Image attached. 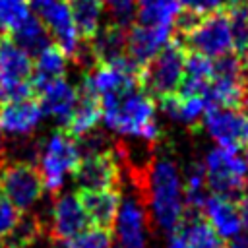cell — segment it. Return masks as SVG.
<instances>
[{
    "label": "cell",
    "mask_w": 248,
    "mask_h": 248,
    "mask_svg": "<svg viewBox=\"0 0 248 248\" xmlns=\"http://www.w3.org/2000/svg\"><path fill=\"white\" fill-rule=\"evenodd\" d=\"M159 107L169 120L178 122L190 130H198L202 126L207 110L203 95H165L159 99Z\"/></svg>",
    "instance_id": "obj_19"
},
{
    "label": "cell",
    "mask_w": 248,
    "mask_h": 248,
    "mask_svg": "<svg viewBox=\"0 0 248 248\" xmlns=\"http://www.w3.org/2000/svg\"><path fill=\"white\" fill-rule=\"evenodd\" d=\"M78 200L85 211L87 221L93 227L110 229L120 205V194L116 188H101V190H79Z\"/></svg>",
    "instance_id": "obj_18"
},
{
    "label": "cell",
    "mask_w": 248,
    "mask_h": 248,
    "mask_svg": "<svg viewBox=\"0 0 248 248\" xmlns=\"http://www.w3.org/2000/svg\"><path fill=\"white\" fill-rule=\"evenodd\" d=\"M4 155V132H2V128H0V157Z\"/></svg>",
    "instance_id": "obj_39"
},
{
    "label": "cell",
    "mask_w": 248,
    "mask_h": 248,
    "mask_svg": "<svg viewBox=\"0 0 248 248\" xmlns=\"http://www.w3.org/2000/svg\"><path fill=\"white\" fill-rule=\"evenodd\" d=\"M209 186L205 180V170L202 163H192L182 180V196H184V207L192 213H200L207 196H209Z\"/></svg>",
    "instance_id": "obj_27"
},
{
    "label": "cell",
    "mask_w": 248,
    "mask_h": 248,
    "mask_svg": "<svg viewBox=\"0 0 248 248\" xmlns=\"http://www.w3.org/2000/svg\"><path fill=\"white\" fill-rule=\"evenodd\" d=\"M108 21L120 27H130L136 21V0H101Z\"/></svg>",
    "instance_id": "obj_33"
},
{
    "label": "cell",
    "mask_w": 248,
    "mask_h": 248,
    "mask_svg": "<svg viewBox=\"0 0 248 248\" xmlns=\"http://www.w3.org/2000/svg\"><path fill=\"white\" fill-rule=\"evenodd\" d=\"M176 227L182 232L184 248H229L225 238L211 229L202 213L184 211V217Z\"/></svg>",
    "instance_id": "obj_22"
},
{
    "label": "cell",
    "mask_w": 248,
    "mask_h": 248,
    "mask_svg": "<svg viewBox=\"0 0 248 248\" xmlns=\"http://www.w3.org/2000/svg\"><path fill=\"white\" fill-rule=\"evenodd\" d=\"M174 39L180 41L186 50L200 52L211 60L234 50L227 10H219L205 17H200L186 33L174 35Z\"/></svg>",
    "instance_id": "obj_4"
},
{
    "label": "cell",
    "mask_w": 248,
    "mask_h": 248,
    "mask_svg": "<svg viewBox=\"0 0 248 248\" xmlns=\"http://www.w3.org/2000/svg\"><path fill=\"white\" fill-rule=\"evenodd\" d=\"M87 223L89 221L76 194H62L54 200L50 213V232L54 240L66 242L68 238L83 231Z\"/></svg>",
    "instance_id": "obj_16"
},
{
    "label": "cell",
    "mask_w": 248,
    "mask_h": 248,
    "mask_svg": "<svg viewBox=\"0 0 248 248\" xmlns=\"http://www.w3.org/2000/svg\"><path fill=\"white\" fill-rule=\"evenodd\" d=\"M172 39L170 27L153 25H130L126 39V56L141 70L169 41Z\"/></svg>",
    "instance_id": "obj_13"
},
{
    "label": "cell",
    "mask_w": 248,
    "mask_h": 248,
    "mask_svg": "<svg viewBox=\"0 0 248 248\" xmlns=\"http://www.w3.org/2000/svg\"><path fill=\"white\" fill-rule=\"evenodd\" d=\"M33 95V56L8 35L0 41V103Z\"/></svg>",
    "instance_id": "obj_5"
},
{
    "label": "cell",
    "mask_w": 248,
    "mask_h": 248,
    "mask_svg": "<svg viewBox=\"0 0 248 248\" xmlns=\"http://www.w3.org/2000/svg\"><path fill=\"white\" fill-rule=\"evenodd\" d=\"M0 248H4V246H2V236H0Z\"/></svg>",
    "instance_id": "obj_41"
},
{
    "label": "cell",
    "mask_w": 248,
    "mask_h": 248,
    "mask_svg": "<svg viewBox=\"0 0 248 248\" xmlns=\"http://www.w3.org/2000/svg\"><path fill=\"white\" fill-rule=\"evenodd\" d=\"M33 62V89L41 87L46 81L58 79L66 76V68H68V54L54 43H50L48 46H45L43 50H39Z\"/></svg>",
    "instance_id": "obj_24"
},
{
    "label": "cell",
    "mask_w": 248,
    "mask_h": 248,
    "mask_svg": "<svg viewBox=\"0 0 248 248\" xmlns=\"http://www.w3.org/2000/svg\"><path fill=\"white\" fill-rule=\"evenodd\" d=\"M101 120V103L99 97L89 91L87 87H79L78 89V101L76 107L70 114V118L66 120V124L62 126V130L66 134H70L74 140L85 136L87 132L95 130L97 124Z\"/></svg>",
    "instance_id": "obj_21"
},
{
    "label": "cell",
    "mask_w": 248,
    "mask_h": 248,
    "mask_svg": "<svg viewBox=\"0 0 248 248\" xmlns=\"http://www.w3.org/2000/svg\"><path fill=\"white\" fill-rule=\"evenodd\" d=\"M227 16L232 31L234 52L242 54L248 50V2L246 0H229Z\"/></svg>",
    "instance_id": "obj_29"
},
{
    "label": "cell",
    "mask_w": 248,
    "mask_h": 248,
    "mask_svg": "<svg viewBox=\"0 0 248 248\" xmlns=\"http://www.w3.org/2000/svg\"><path fill=\"white\" fill-rule=\"evenodd\" d=\"M112 248H145L147 215L140 196H126L114 217Z\"/></svg>",
    "instance_id": "obj_12"
},
{
    "label": "cell",
    "mask_w": 248,
    "mask_h": 248,
    "mask_svg": "<svg viewBox=\"0 0 248 248\" xmlns=\"http://www.w3.org/2000/svg\"><path fill=\"white\" fill-rule=\"evenodd\" d=\"M126 39H128V27H120L108 21L105 27H99V31L91 41H83V43H87L93 62L97 66V64H114L120 58H124Z\"/></svg>",
    "instance_id": "obj_20"
},
{
    "label": "cell",
    "mask_w": 248,
    "mask_h": 248,
    "mask_svg": "<svg viewBox=\"0 0 248 248\" xmlns=\"http://www.w3.org/2000/svg\"><path fill=\"white\" fill-rule=\"evenodd\" d=\"M81 157L78 141L64 130H56L45 141L39 153V172L45 184V190L56 194L60 192L68 174L74 172Z\"/></svg>",
    "instance_id": "obj_6"
},
{
    "label": "cell",
    "mask_w": 248,
    "mask_h": 248,
    "mask_svg": "<svg viewBox=\"0 0 248 248\" xmlns=\"http://www.w3.org/2000/svg\"><path fill=\"white\" fill-rule=\"evenodd\" d=\"M43 118V108L37 99L25 97L10 103H0V128L17 138L31 136Z\"/></svg>",
    "instance_id": "obj_15"
},
{
    "label": "cell",
    "mask_w": 248,
    "mask_h": 248,
    "mask_svg": "<svg viewBox=\"0 0 248 248\" xmlns=\"http://www.w3.org/2000/svg\"><path fill=\"white\" fill-rule=\"evenodd\" d=\"M21 209H17L2 192H0V236H6L21 219Z\"/></svg>",
    "instance_id": "obj_35"
},
{
    "label": "cell",
    "mask_w": 248,
    "mask_h": 248,
    "mask_svg": "<svg viewBox=\"0 0 248 248\" xmlns=\"http://www.w3.org/2000/svg\"><path fill=\"white\" fill-rule=\"evenodd\" d=\"M246 149H248V147H246ZM246 163H248V157H246Z\"/></svg>",
    "instance_id": "obj_42"
},
{
    "label": "cell",
    "mask_w": 248,
    "mask_h": 248,
    "mask_svg": "<svg viewBox=\"0 0 248 248\" xmlns=\"http://www.w3.org/2000/svg\"><path fill=\"white\" fill-rule=\"evenodd\" d=\"M207 186L221 196L236 200L248 190V163L238 151L213 147L207 151L203 161Z\"/></svg>",
    "instance_id": "obj_7"
},
{
    "label": "cell",
    "mask_w": 248,
    "mask_h": 248,
    "mask_svg": "<svg viewBox=\"0 0 248 248\" xmlns=\"http://www.w3.org/2000/svg\"><path fill=\"white\" fill-rule=\"evenodd\" d=\"M99 103L101 118L112 132L140 138L147 143H155L159 140L161 132L155 120V103L145 91H141V87H134L124 93L99 95Z\"/></svg>",
    "instance_id": "obj_2"
},
{
    "label": "cell",
    "mask_w": 248,
    "mask_h": 248,
    "mask_svg": "<svg viewBox=\"0 0 248 248\" xmlns=\"http://www.w3.org/2000/svg\"><path fill=\"white\" fill-rule=\"evenodd\" d=\"M229 248H246L244 246V242H242V238H240V234L236 236V238H232V242H231V246Z\"/></svg>",
    "instance_id": "obj_37"
},
{
    "label": "cell",
    "mask_w": 248,
    "mask_h": 248,
    "mask_svg": "<svg viewBox=\"0 0 248 248\" xmlns=\"http://www.w3.org/2000/svg\"><path fill=\"white\" fill-rule=\"evenodd\" d=\"M0 192L21 211L33 207L45 192L37 165L29 161L0 163Z\"/></svg>",
    "instance_id": "obj_8"
},
{
    "label": "cell",
    "mask_w": 248,
    "mask_h": 248,
    "mask_svg": "<svg viewBox=\"0 0 248 248\" xmlns=\"http://www.w3.org/2000/svg\"><path fill=\"white\" fill-rule=\"evenodd\" d=\"M31 12L43 21L54 45H58L68 58H76L79 50V35L72 17L68 0H31Z\"/></svg>",
    "instance_id": "obj_9"
},
{
    "label": "cell",
    "mask_w": 248,
    "mask_h": 248,
    "mask_svg": "<svg viewBox=\"0 0 248 248\" xmlns=\"http://www.w3.org/2000/svg\"><path fill=\"white\" fill-rule=\"evenodd\" d=\"M240 238H242V242H244V246L248 248V234H244V236H240Z\"/></svg>",
    "instance_id": "obj_40"
},
{
    "label": "cell",
    "mask_w": 248,
    "mask_h": 248,
    "mask_svg": "<svg viewBox=\"0 0 248 248\" xmlns=\"http://www.w3.org/2000/svg\"><path fill=\"white\" fill-rule=\"evenodd\" d=\"M180 14L178 0H136V19L141 25L170 27Z\"/></svg>",
    "instance_id": "obj_25"
},
{
    "label": "cell",
    "mask_w": 248,
    "mask_h": 248,
    "mask_svg": "<svg viewBox=\"0 0 248 248\" xmlns=\"http://www.w3.org/2000/svg\"><path fill=\"white\" fill-rule=\"evenodd\" d=\"M10 39L19 45L25 52H29L31 56H35L39 50H43L45 46H48L52 43L46 27L43 25V21L31 12L29 17L19 25L16 27L12 33H10Z\"/></svg>",
    "instance_id": "obj_26"
},
{
    "label": "cell",
    "mask_w": 248,
    "mask_h": 248,
    "mask_svg": "<svg viewBox=\"0 0 248 248\" xmlns=\"http://www.w3.org/2000/svg\"><path fill=\"white\" fill-rule=\"evenodd\" d=\"M35 93L39 95L37 101L43 108V114L50 116L54 122L64 126L76 107L78 87H74L66 78H58L43 83L41 87L35 89Z\"/></svg>",
    "instance_id": "obj_14"
},
{
    "label": "cell",
    "mask_w": 248,
    "mask_h": 248,
    "mask_svg": "<svg viewBox=\"0 0 248 248\" xmlns=\"http://www.w3.org/2000/svg\"><path fill=\"white\" fill-rule=\"evenodd\" d=\"M246 110H248V105H246Z\"/></svg>",
    "instance_id": "obj_43"
},
{
    "label": "cell",
    "mask_w": 248,
    "mask_h": 248,
    "mask_svg": "<svg viewBox=\"0 0 248 248\" xmlns=\"http://www.w3.org/2000/svg\"><path fill=\"white\" fill-rule=\"evenodd\" d=\"M202 211H203V219L211 225V229L227 240L236 238L244 227L240 213H238L236 200L232 198H227L221 194L207 196Z\"/></svg>",
    "instance_id": "obj_17"
},
{
    "label": "cell",
    "mask_w": 248,
    "mask_h": 248,
    "mask_svg": "<svg viewBox=\"0 0 248 248\" xmlns=\"http://www.w3.org/2000/svg\"><path fill=\"white\" fill-rule=\"evenodd\" d=\"M138 186L141 190V200L147 203L151 219L157 227L170 232L184 217V196L180 172L169 157L151 159L136 174Z\"/></svg>",
    "instance_id": "obj_1"
},
{
    "label": "cell",
    "mask_w": 248,
    "mask_h": 248,
    "mask_svg": "<svg viewBox=\"0 0 248 248\" xmlns=\"http://www.w3.org/2000/svg\"><path fill=\"white\" fill-rule=\"evenodd\" d=\"M72 174L79 190L116 188L120 184V165L112 149L81 153Z\"/></svg>",
    "instance_id": "obj_11"
},
{
    "label": "cell",
    "mask_w": 248,
    "mask_h": 248,
    "mask_svg": "<svg viewBox=\"0 0 248 248\" xmlns=\"http://www.w3.org/2000/svg\"><path fill=\"white\" fill-rule=\"evenodd\" d=\"M186 62V48L174 37L141 68L140 87L151 99H161L178 91Z\"/></svg>",
    "instance_id": "obj_3"
},
{
    "label": "cell",
    "mask_w": 248,
    "mask_h": 248,
    "mask_svg": "<svg viewBox=\"0 0 248 248\" xmlns=\"http://www.w3.org/2000/svg\"><path fill=\"white\" fill-rule=\"evenodd\" d=\"M8 35H10V33H8V29H6V27L0 23V41H2V39H6Z\"/></svg>",
    "instance_id": "obj_38"
},
{
    "label": "cell",
    "mask_w": 248,
    "mask_h": 248,
    "mask_svg": "<svg viewBox=\"0 0 248 248\" xmlns=\"http://www.w3.org/2000/svg\"><path fill=\"white\" fill-rule=\"evenodd\" d=\"M236 205H238V213H240L242 225L248 227V190L236 198Z\"/></svg>",
    "instance_id": "obj_36"
},
{
    "label": "cell",
    "mask_w": 248,
    "mask_h": 248,
    "mask_svg": "<svg viewBox=\"0 0 248 248\" xmlns=\"http://www.w3.org/2000/svg\"><path fill=\"white\" fill-rule=\"evenodd\" d=\"M72 17L81 41H91L101 27L103 2L101 0H70Z\"/></svg>",
    "instance_id": "obj_28"
},
{
    "label": "cell",
    "mask_w": 248,
    "mask_h": 248,
    "mask_svg": "<svg viewBox=\"0 0 248 248\" xmlns=\"http://www.w3.org/2000/svg\"><path fill=\"white\" fill-rule=\"evenodd\" d=\"M64 248H112V234L103 227H85L64 242Z\"/></svg>",
    "instance_id": "obj_30"
},
{
    "label": "cell",
    "mask_w": 248,
    "mask_h": 248,
    "mask_svg": "<svg viewBox=\"0 0 248 248\" xmlns=\"http://www.w3.org/2000/svg\"><path fill=\"white\" fill-rule=\"evenodd\" d=\"M203 128L209 138L225 149L240 151L248 147V110L231 107H213L205 110Z\"/></svg>",
    "instance_id": "obj_10"
},
{
    "label": "cell",
    "mask_w": 248,
    "mask_h": 248,
    "mask_svg": "<svg viewBox=\"0 0 248 248\" xmlns=\"http://www.w3.org/2000/svg\"><path fill=\"white\" fill-rule=\"evenodd\" d=\"M31 14L29 0H0V23L12 33Z\"/></svg>",
    "instance_id": "obj_32"
},
{
    "label": "cell",
    "mask_w": 248,
    "mask_h": 248,
    "mask_svg": "<svg viewBox=\"0 0 248 248\" xmlns=\"http://www.w3.org/2000/svg\"><path fill=\"white\" fill-rule=\"evenodd\" d=\"M39 232V225L33 217H23L19 219V223L6 234L2 236V246L4 248H25L33 242V238Z\"/></svg>",
    "instance_id": "obj_31"
},
{
    "label": "cell",
    "mask_w": 248,
    "mask_h": 248,
    "mask_svg": "<svg viewBox=\"0 0 248 248\" xmlns=\"http://www.w3.org/2000/svg\"><path fill=\"white\" fill-rule=\"evenodd\" d=\"M180 10L186 14H192L196 17H205L213 12L225 10L229 0H178Z\"/></svg>",
    "instance_id": "obj_34"
},
{
    "label": "cell",
    "mask_w": 248,
    "mask_h": 248,
    "mask_svg": "<svg viewBox=\"0 0 248 248\" xmlns=\"http://www.w3.org/2000/svg\"><path fill=\"white\" fill-rule=\"evenodd\" d=\"M211 76H213V60L200 52L186 50L184 74L178 85V95H203L211 81Z\"/></svg>",
    "instance_id": "obj_23"
}]
</instances>
